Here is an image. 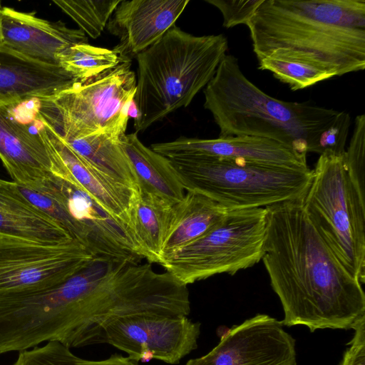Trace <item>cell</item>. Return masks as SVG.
Returning a JSON list of instances; mask_svg holds the SVG:
<instances>
[{"label":"cell","mask_w":365,"mask_h":365,"mask_svg":"<svg viewBox=\"0 0 365 365\" xmlns=\"http://www.w3.org/2000/svg\"><path fill=\"white\" fill-rule=\"evenodd\" d=\"M301 201L304 212L349 272L365 282V199L353 183L343 155H321Z\"/></svg>","instance_id":"7"},{"label":"cell","mask_w":365,"mask_h":365,"mask_svg":"<svg viewBox=\"0 0 365 365\" xmlns=\"http://www.w3.org/2000/svg\"><path fill=\"white\" fill-rule=\"evenodd\" d=\"M200 323L187 316L139 314L108 323L98 343L121 350L138 362L155 359L177 364L197 347Z\"/></svg>","instance_id":"12"},{"label":"cell","mask_w":365,"mask_h":365,"mask_svg":"<svg viewBox=\"0 0 365 365\" xmlns=\"http://www.w3.org/2000/svg\"><path fill=\"white\" fill-rule=\"evenodd\" d=\"M150 148L170 159L215 157L295 168H309L307 155L274 140L255 136H219L215 139L179 138L151 145Z\"/></svg>","instance_id":"14"},{"label":"cell","mask_w":365,"mask_h":365,"mask_svg":"<svg viewBox=\"0 0 365 365\" xmlns=\"http://www.w3.org/2000/svg\"><path fill=\"white\" fill-rule=\"evenodd\" d=\"M204 96V107L221 137L264 138L304 155L325 152L341 155L346 150L351 125L348 113L274 98L245 76L232 55L222 58Z\"/></svg>","instance_id":"3"},{"label":"cell","mask_w":365,"mask_h":365,"mask_svg":"<svg viewBox=\"0 0 365 365\" xmlns=\"http://www.w3.org/2000/svg\"><path fill=\"white\" fill-rule=\"evenodd\" d=\"M227 49L223 34L196 36L175 25L137 55L135 132L187 107L212 79Z\"/></svg>","instance_id":"5"},{"label":"cell","mask_w":365,"mask_h":365,"mask_svg":"<svg viewBox=\"0 0 365 365\" xmlns=\"http://www.w3.org/2000/svg\"><path fill=\"white\" fill-rule=\"evenodd\" d=\"M138 180L139 191L155 195L175 205L184 197L185 188L170 159L144 145L137 132L120 140Z\"/></svg>","instance_id":"21"},{"label":"cell","mask_w":365,"mask_h":365,"mask_svg":"<svg viewBox=\"0 0 365 365\" xmlns=\"http://www.w3.org/2000/svg\"><path fill=\"white\" fill-rule=\"evenodd\" d=\"M134 217V235L141 257L159 264L160 256L173 213V205L163 198L139 191Z\"/></svg>","instance_id":"22"},{"label":"cell","mask_w":365,"mask_h":365,"mask_svg":"<svg viewBox=\"0 0 365 365\" xmlns=\"http://www.w3.org/2000/svg\"><path fill=\"white\" fill-rule=\"evenodd\" d=\"M0 239L48 245L75 240L56 221L33 205L15 182L1 178Z\"/></svg>","instance_id":"19"},{"label":"cell","mask_w":365,"mask_h":365,"mask_svg":"<svg viewBox=\"0 0 365 365\" xmlns=\"http://www.w3.org/2000/svg\"><path fill=\"white\" fill-rule=\"evenodd\" d=\"M121 0L103 1H53L70 16L85 34L98 38Z\"/></svg>","instance_id":"27"},{"label":"cell","mask_w":365,"mask_h":365,"mask_svg":"<svg viewBox=\"0 0 365 365\" xmlns=\"http://www.w3.org/2000/svg\"><path fill=\"white\" fill-rule=\"evenodd\" d=\"M264 0H205L217 8L223 17L222 26L230 29L247 25Z\"/></svg>","instance_id":"30"},{"label":"cell","mask_w":365,"mask_h":365,"mask_svg":"<svg viewBox=\"0 0 365 365\" xmlns=\"http://www.w3.org/2000/svg\"><path fill=\"white\" fill-rule=\"evenodd\" d=\"M186 191L205 195L228 210L301 202L312 170L202 157L170 160Z\"/></svg>","instance_id":"6"},{"label":"cell","mask_w":365,"mask_h":365,"mask_svg":"<svg viewBox=\"0 0 365 365\" xmlns=\"http://www.w3.org/2000/svg\"><path fill=\"white\" fill-rule=\"evenodd\" d=\"M354 336L349 342L341 365H365V319L354 329Z\"/></svg>","instance_id":"31"},{"label":"cell","mask_w":365,"mask_h":365,"mask_svg":"<svg viewBox=\"0 0 365 365\" xmlns=\"http://www.w3.org/2000/svg\"><path fill=\"white\" fill-rule=\"evenodd\" d=\"M136 91L131 60L86 81H75L48 98L39 111L64 139L106 134L120 140L126 134Z\"/></svg>","instance_id":"8"},{"label":"cell","mask_w":365,"mask_h":365,"mask_svg":"<svg viewBox=\"0 0 365 365\" xmlns=\"http://www.w3.org/2000/svg\"><path fill=\"white\" fill-rule=\"evenodd\" d=\"M247 26L258 61L297 60L336 76L365 68V0H264Z\"/></svg>","instance_id":"4"},{"label":"cell","mask_w":365,"mask_h":365,"mask_svg":"<svg viewBox=\"0 0 365 365\" xmlns=\"http://www.w3.org/2000/svg\"><path fill=\"white\" fill-rule=\"evenodd\" d=\"M229 210L205 195L186 191L183 199L173 205V217L159 264L161 265L181 249L211 230Z\"/></svg>","instance_id":"20"},{"label":"cell","mask_w":365,"mask_h":365,"mask_svg":"<svg viewBox=\"0 0 365 365\" xmlns=\"http://www.w3.org/2000/svg\"><path fill=\"white\" fill-rule=\"evenodd\" d=\"M20 189L33 205L56 221L73 240L88 248V240L85 231L72 217L66 204L49 180L38 191L22 187H20Z\"/></svg>","instance_id":"28"},{"label":"cell","mask_w":365,"mask_h":365,"mask_svg":"<svg viewBox=\"0 0 365 365\" xmlns=\"http://www.w3.org/2000/svg\"><path fill=\"white\" fill-rule=\"evenodd\" d=\"M258 62L259 69L271 72L292 91L304 89L336 76L324 68L297 60L264 58Z\"/></svg>","instance_id":"26"},{"label":"cell","mask_w":365,"mask_h":365,"mask_svg":"<svg viewBox=\"0 0 365 365\" xmlns=\"http://www.w3.org/2000/svg\"><path fill=\"white\" fill-rule=\"evenodd\" d=\"M75 81L58 65L31 59L0 45V106L50 98Z\"/></svg>","instance_id":"18"},{"label":"cell","mask_w":365,"mask_h":365,"mask_svg":"<svg viewBox=\"0 0 365 365\" xmlns=\"http://www.w3.org/2000/svg\"><path fill=\"white\" fill-rule=\"evenodd\" d=\"M39 99L0 106V160L14 182L35 191L59 166L43 128Z\"/></svg>","instance_id":"10"},{"label":"cell","mask_w":365,"mask_h":365,"mask_svg":"<svg viewBox=\"0 0 365 365\" xmlns=\"http://www.w3.org/2000/svg\"><path fill=\"white\" fill-rule=\"evenodd\" d=\"M295 339L281 322L257 314L226 331L207 354L185 365H297Z\"/></svg>","instance_id":"13"},{"label":"cell","mask_w":365,"mask_h":365,"mask_svg":"<svg viewBox=\"0 0 365 365\" xmlns=\"http://www.w3.org/2000/svg\"><path fill=\"white\" fill-rule=\"evenodd\" d=\"M14 365H139V362L114 354L102 360H89L75 355L58 341L19 351Z\"/></svg>","instance_id":"25"},{"label":"cell","mask_w":365,"mask_h":365,"mask_svg":"<svg viewBox=\"0 0 365 365\" xmlns=\"http://www.w3.org/2000/svg\"><path fill=\"white\" fill-rule=\"evenodd\" d=\"M2 6L0 1V45H1V13H2Z\"/></svg>","instance_id":"32"},{"label":"cell","mask_w":365,"mask_h":365,"mask_svg":"<svg viewBox=\"0 0 365 365\" xmlns=\"http://www.w3.org/2000/svg\"><path fill=\"white\" fill-rule=\"evenodd\" d=\"M40 115L47 138L60 160L63 170L105 212L126 228L135 240L134 217L139 190L109 176L84 160Z\"/></svg>","instance_id":"15"},{"label":"cell","mask_w":365,"mask_h":365,"mask_svg":"<svg viewBox=\"0 0 365 365\" xmlns=\"http://www.w3.org/2000/svg\"><path fill=\"white\" fill-rule=\"evenodd\" d=\"M58 65L76 81H86L118 66L123 59L113 50L88 43L74 44L58 56Z\"/></svg>","instance_id":"24"},{"label":"cell","mask_w":365,"mask_h":365,"mask_svg":"<svg viewBox=\"0 0 365 365\" xmlns=\"http://www.w3.org/2000/svg\"><path fill=\"white\" fill-rule=\"evenodd\" d=\"M1 44L31 59L58 65V56L68 47L88 43L80 29H71L61 21L38 17L35 12H24L3 7ZM59 66V65H58Z\"/></svg>","instance_id":"17"},{"label":"cell","mask_w":365,"mask_h":365,"mask_svg":"<svg viewBox=\"0 0 365 365\" xmlns=\"http://www.w3.org/2000/svg\"><path fill=\"white\" fill-rule=\"evenodd\" d=\"M267 227V207L230 210L211 230L161 265L187 286L215 274L233 275L262 260Z\"/></svg>","instance_id":"9"},{"label":"cell","mask_w":365,"mask_h":365,"mask_svg":"<svg viewBox=\"0 0 365 365\" xmlns=\"http://www.w3.org/2000/svg\"><path fill=\"white\" fill-rule=\"evenodd\" d=\"M190 0L121 1L106 26L119 42L113 50L131 60L159 40L182 13Z\"/></svg>","instance_id":"16"},{"label":"cell","mask_w":365,"mask_h":365,"mask_svg":"<svg viewBox=\"0 0 365 365\" xmlns=\"http://www.w3.org/2000/svg\"><path fill=\"white\" fill-rule=\"evenodd\" d=\"M63 139L76 154L94 168L139 190L137 178L120 140L106 134Z\"/></svg>","instance_id":"23"},{"label":"cell","mask_w":365,"mask_h":365,"mask_svg":"<svg viewBox=\"0 0 365 365\" xmlns=\"http://www.w3.org/2000/svg\"><path fill=\"white\" fill-rule=\"evenodd\" d=\"M344 165L361 197L365 199V115L356 117L352 136L343 155Z\"/></svg>","instance_id":"29"},{"label":"cell","mask_w":365,"mask_h":365,"mask_svg":"<svg viewBox=\"0 0 365 365\" xmlns=\"http://www.w3.org/2000/svg\"><path fill=\"white\" fill-rule=\"evenodd\" d=\"M58 341L68 348L96 344L103 328L126 316H187V286L151 264L96 259L58 287Z\"/></svg>","instance_id":"2"},{"label":"cell","mask_w":365,"mask_h":365,"mask_svg":"<svg viewBox=\"0 0 365 365\" xmlns=\"http://www.w3.org/2000/svg\"><path fill=\"white\" fill-rule=\"evenodd\" d=\"M95 259L76 240L48 245L0 239V296L50 289Z\"/></svg>","instance_id":"11"},{"label":"cell","mask_w":365,"mask_h":365,"mask_svg":"<svg viewBox=\"0 0 365 365\" xmlns=\"http://www.w3.org/2000/svg\"><path fill=\"white\" fill-rule=\"evenodd\" d=\"M262 258L284 311L283 325L354 329L365 319L362 284L345 268L303 210L301 202L267 207Z\"/></svg>","instance_id":"1"}]
</instances>
